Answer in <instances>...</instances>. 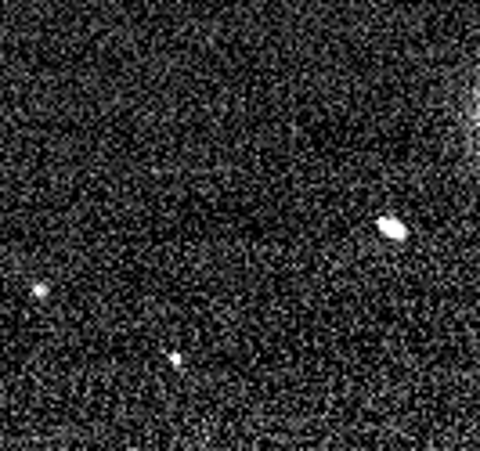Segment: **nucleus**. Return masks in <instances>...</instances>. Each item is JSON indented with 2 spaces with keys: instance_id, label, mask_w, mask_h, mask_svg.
Here are the masks:
<instances>
[{
  "instance_id": "f257e3e1",
  "label": "nucleus",
  "mask_w": 480,
  "mask_h": 451,
  "mask_svg": "<svg viewBox=\"0 0 480 451\" xmlns=\"http://www.w3.org/2000/svg\"><path fill=\"white\" fill-rule=\"evenodd\" d=\"M379 228H383L386 235H393V238H405V228L397 224V220H379Z\"/></svg>"
}]
</instances>
